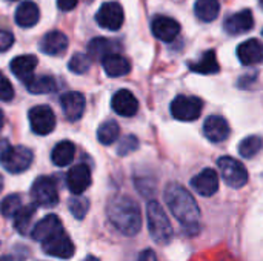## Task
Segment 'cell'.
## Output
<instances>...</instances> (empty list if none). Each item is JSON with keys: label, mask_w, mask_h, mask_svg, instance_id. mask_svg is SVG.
<instances>
[{"label": "cell", "mask_w": 263, "mask_h": 261, "mask_svg": "<svg viewBox=\"0 0 263 261\" xmlns=\"http://www.w3.org/2000/svg\"><path fill=\"white\" fill-rule=\"evenodd\" d=\"M165 202L188 235L200 232V209L188 189L179 183H170L165 189Z\"/></svg>", "instance_id": "6da1fadb"}, {"label": "cell", "mask_w": 263, "mask_h": 261, "mask_svg": "<svg viewBox=\"0 0 263 261\" xmlns=\"http://www.w3.org/2000/svg\"><path fill=\"white\" fill-rule=\"evenodd\" d=\"M106 215L109 223L123 235L134 237L142 229V212L136 200L128 195H116L108 202Z\"/></svg>", "instance_id": "7a4b0ae2"}, {"label": "cell", "mask_w": 263, "mask_h": 261, "mask_svg": "<svg viewBox=\"0 0 263 261\" xmlns=\"http://www.w3.org/2000/svg\"><path fill=\"white\" fill-rule=\"evenodd\" d=\"M146 218H148V229L153 240L159 245L171 243L174 237V231L171 222L165 212V209L157 202H149L146 206Z\"/></svg>", "instance_id": "3957f363"}, {"label": "cell", "mask_w": 263, "mask_h": 261, "mask_svg": "<svg viewBox=\"0 0 263 261\" xmlns=\"http://www.w3.org/2000/svg\"><path fill=\"white\" fill-rule=\"evenodd\" d=\"M32 151L25 146H11L6 140L0 142V163L11 174L26 171L32 163Z\"/></svg>", "instance_id": "277c9868"}, {"label": "cell", "mask_w": 263, "mask_h": 261, "mask_svg": "<svg viewBox=\"0 0 263 261\" xmlns=\"http://www.w3.org/2000/svg\"><path fill=\"white\" fill-rule=\"evenodd\" d=\"M219 171L225 180V183L234 189H240L248 183V171L247 168L233 157H220L217 160Z\"/></svg>", "instance_id": "5b68a950"}, {"label": "cell", "mask_w": 263, "mask_h": 261, "mask_svg": "<svg viewBox=\"0 0 263 261\" xmlns=\"http://www.w3.org/2000/svg\"><path fill=\"white\" fill-rule=\"evenodd\" d=\"M31 198L34 205L43 208H52L59 203L57 185L51 177H39L31 188Z\"/></svg>", "instance_id": "8992f818"}, {"label": "cell", "mask_w": 263, "mask_h": 261, "mask_svg": "<svg viewBox=\"0 0 263 261\" xmlns=\"http://www.w3.org/2000/svg\"><path fill=\"white\" fill-rule=\"evenodd\" d=\"M203 103L199 97L177 95L171 103V114L180 122H194L202 114Z\"/></svg>", "instance_id": "52a82bcc"}, {"label": "cell", "mask_w": 263, "mask_h": 261, "mask_svg": "<svg viewBox=\"0 0 263 261\" xmlns=\"http://www.w3.org/2000/svg\"><path fill=\"white\" fill-rule=\"evenodd\" d=\"M42 249L45 254L55 257V258H63V260L71 258L74 255V251H76L71 238L68 237V234L63 229H60L55 234L45 238L42 242Z\"/></svg>", "instance_id": "ba28073f"}, {"label": "cell", "mask_w": 263, "mask_h": 261, "mask_svg": "<svg viewBox=\"0 0 263 261\" xmlns=\"http://www.w3.org/2000/svg\"><path fill=\"white\" fill-rule=\"evenodd\" d=\"M28 118L32 132L37 135H48L55 128V115L52 109L46 105H39L31 108L28 112Z\"/></svg>", "instance_id": "9c48e42d"}, {"label": "cell", "mask_w": 263, "mask_h": 261, "mask_svg": "<svg viewBox=\"0 0 263 261\" xmlns=\"http://www.w3.org/2000/svg\"><path fill=\"white\" fill-rule=\"evenodd\" d=\"M96 22L99 26L109 29V31H117L125 22V12L123 8L117 2H106L103 3L97 14H96Z\"/></svg>", "instance_id": "30bf717a"}, {"label": "cell", "mask_w": 263, "mask_h": 261, "mask_svg": "<svg viewBox=\"0 0 263 261\" xmlns=\"http://www.w3.org/2000/svg\"><path fill=\"white\" fill-rule=\"evenodd\" d=\"M193 189L202 197H213L219 191V175L214 169L206 168L191 178Z\"/></svg>", "instance_id": "8fae6325"}, {"label": "cell", "mask_w": 263, "mask_h": 261, "mask_svg": "<svg viewBox=\"0 0 263 261\" xmlns=\"http://www.w3.org/2000/svg\"><path fill=\"white\" fill-rule=\"evenodd\" d=\"M66 186L74 195L83 194L91 186V171L86 165L80 163L69 169L66 174Z\"/></svg>", "instance_id": "7c38bea8"}, {"label": "cell", "mask_w": 263, "mask_h": 261, "mask_svg": "<svg viewBox=\"0 0 263 261\" xmlns=\"http://www.w3.org/2000/svg\"><path fill=\"white\" fill-rule=\"evenodd\" d=\"M85 105H86L85 97L80 92H76V91L65 92L60 97V106L63 109L65 117L69 122H77V120L82 118V115L85 112Z\"/></svg>", "instance_id": "4fadbf2b"}, {"label": "cell", "mask_w": 263, "mask_h": 261, "mask_svg": "<svg viewBox=\"0 0 263 261\" xmlns=\"http://www.w3.org/2000/svg\"><path fill=\"white\" fill-rule=\"evenodd\" d=\"M151 31L153 34L162 40V42H173L179 32H180V25L177 20L171 18V17H166V15H157L154 17L153 23H151Z\"/></svg>", "instance_id": "5bb4252c"}, {"label": "cell", "mask_w": 263, "mask_h": 261, "mask_svg": "<svg viewBox=\"0 0 263 261\" xmlns=\"http://www.w3.org/2000/svg\"><path fill=\"white\" fill-rule=\"evenodd\" d=\"M111 106L116 114L122 117H133L139 111V102L136 95L128 89H120L112 95Z\"/></svg>", "instance_id": "9a60e30c"}, {"label": "cell", "mask_w": 263, "mask_h": 261, "mask_svg": "<svg viewBox=\"0 0 263 261\" xmlns=\"http://www.w3.org/2000/svg\"><path fill=\"white\" fill-rule=\"evenodd\" d=\"M203 134L213 143L225 142L230 135V125L220 115H210L203 123Z\"/></svg>", "instance_id": "2e32d148"}, {"label": "cell", "mask_w": 263, "mask_h": 261, "mask_svg": "<svg viewBox=\"0 0 263 261\" xmlns=\"http://www.w3.org/2000/svg\"><path fill=\"white\" fill-rule=\"evenodd\" d=\"M237 57L242 65L253 66L263 62V43L257 38H250L237 46Z\"/></svg>", "instance_id": "e0dca14e"}, {"label": "cell", "mask_w": 263, "mask_h": 261, "mask_svg": "<svg viewBox=\"0 0 263 261\" xmlns=\"http://www.w3.org/2000/svg\"><path fill=\"white\" fill-rule=\"evenodd\" d=\"M225 31L228 34H233V35H237V34H245L248 32L253 26H254V17H253V12L250 9H243V11H239L233 15H230L227 20H225Z\"/></svg>", "instance_id": "ac0fdd59"}, {"label": "cell", "mask_w": 263, "mask_h": 261, "mask_svg": "<svg viewBox=\"0 0 263 261\" xmlns=\"http://www.w3.org/2000/svg\"><path fill=\"white\" fill-rule=\"evenodd\" d=\"M68 49V37L60 31H51L43 35L40 51L48 55H62Z\"/></svg>", "instance_id": "d6986e66"}, {"label": "cell", "mask_w": 263, "mask_h": 261, "mask_svg": "<svg viewBox=\"0 0 263 261\" xmlns=\"http://www.w3.org/2000/svg\"><path fill=\"white\" fill-rule=\"evenodd\" d=\"M37 63H39V60H37L35 55L25 54V55H17L15 58H12L9 68H11L12 74H14L18 80L26 82L29 77L34 75V71H35V68H37Z\"/></svg>", "instance_id": "ffe728a7"}, {"label": "cell", "mask_w": 263, "mask_h": 261, "mask_svg": "<svg viewBox=\"0 0 263 261\" xmlns=\"http://www.w3.org/2000/svg\"><path fill=\"white\" fill-rule=\"evenodd\" d=\"M40 20V9L39 6L31 2H22L15 9V23L22 28H32Z\"/></svg>", "instance_id": "44dd1931"}, {"label": "cell", "mask_w": 263, "mask_h": 261, "mask_svg": "<svg viewBox=\"0 0 263 261\" xmlns=\"http://www.w3.org/2000/svg\"><path fill=\"white\" fill-rule=\"evenodd\" d=\"M60 229H63V226H62V222L59 220V217L54 215V214H49V215H46L45 218H42L34 226V229L31 232V237H32V240L42 243L45 238H48L49 235L55 234Z\"/></svg>", "instance_id": "7402d4cb"}, {"label": "cell", "mask_w": 263, "mask_h": 261, "mask_svg": "<svg viewBox=\"0 0 263 261\" xmlns=\"http://www.w3.org/2000/svg\"><path fill=\"white\" fill-rule=\"evenodd\" d=\"M103 69L105 72L109 75V77H122V75H126L129 71H131V63L126 57L117 54V52H112L109 55H106L103 60Z\"/></svg>", "instance_id": "603a6c76"}, {"label": "cell", "mask_w": 263, "mask_h": 261, "mask_svg": "<svg viewBox=\"0 0 263 261\" xmlns=\"http://www.w3.org/2000/svg\"><path fill=\"white\" fill-rule=\"evenodd\" d=\"M120 48V45L117 42H112L109 38H105V37H96L89 42L88 45V52L92 58L96 60H103L106 55L112 54V52H117V49Z\"/></svg>", "instance_id": "cb8c5ba5"}, {"label": "cell", "mask_w": 263, "mask_h": 261, "mask_svg": "<svg viewBox=\"0 0 263 261\" xmlns=\"http://www.w3.org/2000/svg\"><path fill=\"white\" fill-rule=\"evenodd\" d=\"M188 68L193 72H199V74H216V72H219L220 66H219V62H217L216 51L214 49L206 51L199 60L190 62Z\"/></svg>", "instance_id": "d4e9b609"}, {"label": "cell", "mask_w": 263, "mask_h": 261, "mask_svg": "<svg viewBox=\"0 0 263 261\" xmlns=\"http://www.w3.org/2000/svg\"><path fill=\"white\" fill-rule=\"evenodd\" d=\"M74 155H76L74 143L65 140V142H60L54 146V149L51 152V160L55 166L63 168V166H68L74 160Z\"/></svg>", "instance_id": "484cf974"}, {"label": "cell", "mask_w": 263, "mask_h": 261, "mask_svg": "<svg viewBox=\"0 0 263 261\" xmlns=\"http://www.w3.org/2000/svg\"><path fill=\"white\" fill-rule=\"evenodd\" d=\"M25 85L31 94H49V92L55 91V80L46 74L32 75L25 82Z\"/></svg>", "instance_id": "4316f807"}, {"label": "cell", "mask_w": 263, "mask_h": 261, "mask_svg": "<svg viewBox=\"0 0 263 261\" xmlns=\"http://www.w3.org/2000/svg\"><path fill=\"white\" fill-rule=\"evenodd\" d=\"M219 11H220V2L219 0H196L194 12L203 22L216 20L219 15Z\"/></svg>", "instance_id": "83f0119b"}, {"label": "cell", "mask_w": 263, "mask_h": 261, "mask_svg": "<svg viewBox=\"0 0 263 261\" xmlns=\"http://www.w3.org/2000/svg\"><path fill=\"white\" fill-rule=\"evenodd\" d=\"M37 211L35 205H28V206H22L17 214L14 215V228L17 229L18 234L25 235L29 229V225L32 222V217Z\"/></svg>", "instance_id": "f1b7e54d"}, {"label": "cell", "mask_w": 263, "mask_h": 261, "mask_svg": "<svg viewBox=\"0 0 263 261\" xmlns=\"http://www.w3.org/2000/svg\"><path fill=\"white\" fill-rule=\"evenodd\" d=\"M120 135V128L114 120L103 122L97 129V138L102 145H112Z\"/></svg>", "instance_id": "f546056e"}, {"label": "cell", "mask_w": 263, "mask_h": 261, "mask_svg": "<svg viewBox=\"0 0 263 261\" xmlns=\"http://www.w3.org/2000/svg\"><path fill=\"white\" fill-rule=\"evenodd\" d=\"M263 148V140L257 135H250L247 138H243L239 143V154L243 158H253L256 157Z\"/></svg>", "instance_id": "4dcf8cb0"}, {"label": "cell", "mask_w": 263, "mask_h": 261, "mask_svg": "<svg viewBox=\"0 0 263 261\" xmlns=\"http://www.w3.org/2000/svg\"><path fill=\"white\" fill-rule=\"evenodd\" d=\"M22 208V198L20 195L17 194H12V195H8L2 200L0 203V214L5 217V218H11L17 214V211Z\"/></svg>", "instance_id": "1f68e13d"}, {"label": "cell", "mask_w": 263, "mask_h": 261, "mask_svg": "<svg viewBox=\"0 0 263 261\" xmlns=\"http://www.w3.org/2000/svg\"><path fill=\"white\" fill-rule=\"evenodd\" d=\"M68 68H69L71 72L85 74V72H88L89 68H91V58H89L86 54H82V52L74 54V55L71 57L69 63H68Z\"/></svg>", "instance_id": "d6a6232c"}, {"label": "cell", "mask_w": 263, "mask_h": 261, "mask_svg": "<svg viewBox=\"0 0 263 261\" xmlns=\"http://www.w3.org/2000/svg\"><path fill=\"white\" fill-rule=\"evenodd\" d=\"M68 208H69V212L77 220H82L89 211V200H86L83 197H74L68 202Z\"/></svg>", "instance_id": "836d02e7"}, {"label": "cell", "mask_w": 263, "mask_h": 261, "mask_svg": "<svg viewBox=\"0 0 263 261\" xmlns=\"http://www.w3.org/2000/svg\"><path fill=\"white\" fill-rule=\"evenodd\" d=\"M137 148H139V140L134 135H128L120 142L117 152H119V155H126V154L136 151Z\"/></svg>", "instance_id": "e575fe53"}, {"label": "cell", "mask_w": 263, "mask_h": 261, "mask_svg": "<svg viewBox=\"0 0 263 261\" xmlns=\"http://www.w3.org/2000/svg\"><path fill=\"white\" fill-rule=\"evenodd\" d=\"M14 98V88L11 82L0 72V100L11 102Z\"/></svg>", "instance_id": "d590c367"}, {"label": "cell", "mask_w": 263, "mask_h": 261, "mask_svg": "<svg viewBox=\"0 0 263 261\" xmlns=\"http://www.w3.org/2000/svg\"><path fill=\"white\" fill-rule=\"evenodd\" d=\"M14 43V35L9 31L0 29V52L8 51Z\"/></svg>", "instance_id": "8d00e7d4"}, {"label": "cell", "mask_w": 263, "mask_h": 261, "mask_svg": "<svg viewBox=\"0 0 263 261\" xmlns=\"http://www.w3.org/2000/svg\"><path fill=\"white\" fill-rule=\"evenodd\" d=\"M79 0H57V6L62 11H71L77 6Z\"/></svg>", "instance_id": "74e56055"}, {"label": "cell", "mask_w": 263, "mask_h": 261, "mask_svg": "<svg viewBox=\"0 0 263 261\" xmlns=\"http://www.w3.org/2000/svg\"><path fill=\"white\" fill-rule=\"evenodd\" d=\"M137 261H157V257H156L154 251H151V249H146V251H143V252L139 255Z\"/></svg>", "instance_id": "f35d334b"}, {"label": "cell", "mask_w": 263, "mask_h": 261, "mask_svg": "<svg viewBox=\"0 0 263 261\" xmlns=\"http://www.w3.org/2000/svg\"><path fill=\"white\" fill-rule=\"evenodd\" d=\"M3 122H5V117H3V112L0 111V131H2V128H3Z\"/></svg>", "instance_id": "ab89813d"}, {"label": "cell", "mask_w": 263, "mask_h": 261, "mask_svg": "<svg viewBox=\"0 0 263 261\" xmlns=\"http://www.w3.org/2000/svg\"><path fill=\"white\" fill-rule=\"evenodd\" d=\"M83 261H99V260H97L96 257H92V255H89V257H86V258H85V260H83Z\"/></svg>", "instance_id": "60d3db41"}, {"label": "cell", "mask_w": 263, "mask_h": 261, "mask_svg": "<svg viewBox=\"0 0 263 261\" xmlns=\"http://www.w3.org/2000/svg\"><path fill=\"white\" fill-rule=\"evenodd\" d=\"M2 189H3V178H2V175H0V192H2Z\"/></svg>", "instance_id": "b9f144b4"}, {"label": "cell", "mask_w": 263, "mask_h": 261, "mask_svg": "<svg viewBox=\"0 0 263 261\" xmlns=\"http://www.w3.org/2000/svg\"><path fill=\"white\" fill-rule=\"evenodd\" d=\"M260 5H262V8H263V0H260Z\"/></svg>", "instance_id": "7bdbcfd3"}, {"label": "cell", "mask_w": 263, "mask_h": 261, "mask_svg": "<svg viewBox=\"0 0 263 261\" xmlns=\"http://www.w3.org/2000/svg\"><path fill=\"white\" fill-rule=\"evenodd\" d=\"M88 2H91V0H88Z\"/></svg>", "instance_id": "ee69618b"}]
</instances>
